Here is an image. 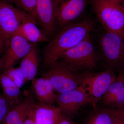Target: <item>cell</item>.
<instances>
[{"mask_svg": "<svg viewBox=\"0 0 124 124\" xmlns=\"http://www.w3.org/2000/svg\"><path fill=\"white\" fill-rule=\"evenodd\" d=\"M31 87L38 102L54 105L57 94L52 82L48 78H35L31 81Z\"/></svg>", "mask_w": 124, "mask_h": 124, "instance_id": "12", "label": "cell"}, {"mask_svg": "<svg viewBox=\"0 0 124 124\" xmlns=\"http://www.w3.org/2000/svg\"><path fill=\"white\" fill-rule=\"evenodd\" d=\"M112 124H124V122L115 116V118Z\"/></svg>", "mask_w": 124, "mask_h": 124, "instance_id": "30", "label": "cell"}, {"mask_svg": "<svg viewBox=\"0 0 124 124\" xmlns=\"http://www.w3.org/2000/svg\"><path fill=\"white\" fill-rule=\"evenodd\" d=\"M36 124H57L61 112L58 107L37 102L31 108Z\"/></svg>", "mask_w": 124, "mask_h": 124, "instance_id": "13", "label": "cell"}, {"mask_svg": "<svg viewBox=\"0 0 124 124\" xmlns=\"http://www.w3.org/2000/svg\"><path fill=\"white\" fill-rule=\"evenodd\" d=\"M10 108L7 99L2 93L0 92V124H2Z\"/></svg>", "mask_w": 124, "mask_h": 124, "instance_id": "23", "label": "cell"}, {"mask_svg": "<svg viewBox=\"0 0 124 124\" xmlns=\"http://www.w3.org/2000/svg\"><path fill=\"white\" fill-rule=\"evenodd\" d=\"M110 1L122 5L124 0H109Z\"/></svg>", "mask_w": 124, "mask_h": 124, "instance_id": "31", "label": "cell"}, {"mask_svg": "<svg viewBox=\"0 0 124 124\" xmlns=\"http://www.w3.org/2000/svg\"><path fill=\"white\" fill-rule=\"evenodd\" d=\"M6 46L4 40L0 36V54L2 53L4 49L6 48Z\"/></svg>", "mask_w": 124, "mask_h": 124, "instance_id": "28", "label": "cell"}, {"mask_svg": "<svg viewBox=\"0 0 124 124\" xmlns=\"http://www.w3.org/2000/svg\"><path fill=\"white\" fill-rule=\"evenodd\" d=\"M57 124H76L72 117L61 113Z\"/></svg>", "mask_w": 124, "mask_h": 124, "instance_id": "24", "label": "cell"}, {"mask_svg": "<svg viewBox=\"0 0 124 124\" xmlns=\"http://www.w3.org/2000/svg\"><path fill=\"white\" fill-rule=\"evenodd\" d=\"M115 118L111 108L108 107L101 108L93 113L86 124H112Z\"/></svg>", "mask_w": 124, "mask_h": 124, "instance_id": "17", "label": "cell"}, {"mask_svg": "<svg viewBox=\"0 0 124 124\" xmlns=\"http://www.w3.org/2000/svg\"><path fill=\"white\" fill-rule=\"evenodd\" d=\"M20 2L21 9L29 14L36 23L37 22V0H20Z\"/></svg>", "mask_w": 124, "mask_h": 124, "instance_id": "21", "label": "cell"}, {"mask_svg": "<svg viewBox=\"0 0 124 124\" xmlns=\"http://www.w3.org/2000/svg\"><path fill=\"white\" fill-rule=\"evenodd\" d=\"M79 73L81 85L92 99L94 106L101 100L102 97L117 77L115 72L107 68L97 73L85 72Z\"/></svg>", "mask_w": 124, "mask_h": 124, "instance_id": "6", "label": "cell"}, {"mask_svg": "<svg viewBox=\"0 0 124 124\" xmlns=\"http://www.w3.org/2000/svg\"><path fill=\"white\" fill-rule=\"evenodd\" d=\"M30 21L36 23L31 16L22 9L0 0V36L6 47L20 26Z\"/></svg>", "mask_w": 124, "mask_h": 124, "instance_id": "5", "label": "cell"}, {"mask_svg": "<svg viewBox=\"0 0 124 124\" xmlns=\"http://www.w3.org/2000/svg\"><path fill=\"white\" fill-rule=\"evenodd\" d=\"M55 103L61 113L71 117L77 114L83 106L89 104L94 106L92 99L81 85L72 90L58 94Z\"/></svg>", "mask_w": 124, "mask_h": 124, "instance_id": "9", "label": "cell"}, {"mask_svg": "<svg viewBox=\"0 0 124 124\" xmlns=\"http://www.w3.org/2000/svg\"><path fill=\"white\" fill-rule=\"evenodd\" d=\"M39 64L38 51L35 45L20 61L19 67L22 71L25 83L35 78Z\"/></svg>", "mask_w": 124, "mask_h": 124, "instance_id": "15", "label": "cell"}, {"mask_svg": "<svg viewBox=\"0 0 124 124\" xmlns=\"http://www.w3.org/2000/svg\"><path fill=\"white\" fill-rule=\"evenodd\" d=\"M90 0H54L55 21L61 28L72 23L85 11Z\"/></svg>", "mask_w": 124, "mask_h": 124, "instance_id": "8", "label": "cell"}, {"mask_svg": "<svg viewBox=\"0 0 124 124\" xmlns=\"http://www.w3.org/2000/svg\"><path fill=\"white\" fill-rule=\"evenodd\" d=\"M124 106V86L121 90L113 98L108 104V108H121Z\"/></svg>", "mask_w": 124, "mask_h": 124, "instance_id": "22", "label": "cell"}, {"mask_svg": "<svg viewBox=\"0 0 124 124\" xmlns=\"http://www.w3.org/2000/svg\"><path fill=\"white\" fill-rule=\"evenodd\" d=\"M2 94L7 99L10 107L14 106L22 101L20 100V88L16 85L2 88Z\"/></svg>", "mask_w": 124, "mask_h": 124, "instance_id": "18", "label": "cell"}, {"mask_svg": "<svg viewBox=\"0 0 124 124\" xmlns=\"http://www.w3.org/2000/svg\"><path fill=\"white\" fill-rule=\"evenodd\" d=\"M122 5L123 6V7H124V1H123V2H122Z\"/></svg>", "mask_w": 124, "mask_h": 124, "instance_id": "34", "label": "cell"}, {"mask_svg": "<svg viewBox=\"0 0 124 124\" xmlns=\"http://www.w3.org/2000/svg\"><path fill=\"white\" fill-rule=\"evenodd\" d=\"M111 108L114 116L124 122V106L121 108Z\"/></svg>", "mask_w": 124, "mask_h": 124, "instance_id": "25", "label": "cell"}, {"mask_svg": "<svg viewBox=\"0 0 124 124\" xmlns=\"http://www.w3.org/2000/svg\"><path fill=\"white\" fill-rule=\"evenodd\" d=\"M90 3L104 30L118 33L122 37L124 29V7L122 5L109 0H90Z\"/></svg>", "mask_w": 124, "mask_h": 124, "instance_id": "4", "label": "cell"}, {"mask_svg": "<svg viewBox=\"0 0 124 124\" xmlns=\"http://www.w3.org/2000/svg\"><path fill=\"white\" fill-rule=\"evenodd\" d=\"M19 103L11 108L2 124H24L28 113L35 101L33 96L27 93Z\"/></svg>", "mask_w": 124, "mask_h": 124, "instance_id": "14", "label": "cell"}, {"mask_svg": "<svg viewBox=\"0 0 124 124\" xmlns=\"http://www.w3.org/2000/svg\"><path fill=\"white\" fill-rule=\"evenodd\" d=\"M31 107L30 108L29 112L28 113L26 117L24 124H36L34 117H33V114L31 110Z\"/></svg>", "mask_w": 124, "mask_h": 124, "instance_id": "26", "label": "cell"}, {"mask_svg": "<svg viewBox=\"0 0 124 124\" xmlns=\"http://www.w3.org/2000/svg\"><path fill=\"white\" fill-rule=\"evenodd\" d=\"M3 67V63H2V60L1 59H0V70L2 69Z\"/></svg>", "mask_w": 124, "mask_h": 124, "instance_id": "32", "label": "cell"}, {"mask_svg": "<svg viewBox=\"0 0 124 124\" xmlns=\"http://www.w3.org/2000/svg\"><path fill=\"white\" fill-rule=\"evenodd\" d=\"M41 76L50 80L55 92L58 94L72 90L81 85L79 73L73 72L58 62L49 67Z\"/></svg>", "mask_w": 124, "mask_h": 124, "instance_id": "7", "label": "cell"}, {"mask_svg": "<svg viewBox=\"0 0 124 124\" xmlns=\"http://www.w3.org/2000/svg\"><path fill=\"white\" fill-rule=\"evenodd\" d=\"M15 35L20 36L32 44L47 41L49 39L43 31L38 29L33 21L22 24Z\"/></svg>", "mask_w": 124, "mask_h": 124, "instance_id": "16", "label": "cell"}, {"mask_svg": "<svg viewBox=\"0 0 124 124\" xmlns=\"http://www.w3.org/2000/svg\"><path fill=\"white\" fill-rule=\"evenodd\" d=\"M117 73L118 75L117 76V78L121 80L124 84V70L120 72Z\"/></svg>", "mask_w": 124, "mask_h": 124, "instance_id": "29", "label": "cell"}, {"mask_svg": "<svg viewBox=\"0 0 124 124\" xmlns=\"http://www.w3.org/2000/svg\"><path fill=\"white\" fill-rule=\"evenodd\" d=\"M104 31L99 38L100 59L105 69L118 73L124 70V40L119 34Z\"/></svg>", "mask_w": 124, "mask_h": 124, "instance_id": "3", "label": "cell"}, {"mask_svg": "<svg viewBox=\"0 0 124 124\" xmlns=\"http://www.w3.org/2000/svg\"><path fill=\"white\" fill-rule=\"evenodd\" d=\"M35 45V44L28 42L20 36H13L9 41L5 53L1 59L3 63L2 69L5 70L14 67Z\"/></svg>", "mask_w": 124, "mask_h": 124, "instance_id": "10", "label": "cell"}, {"mask_svg": "<svg viewBox=\"0 0 124 124\" xmlns=\"http://www.w3.org/2000/svg\"><path fill=\"white\" fill-rule=\"evenodd\" d=\"M123 82L116 77L115 81L111 85L101 98L103 105L108 107V104L113 98L124 87Z\"/></svg>", "mask_w": 124, "mask_h": 124, "instance_id": "19", "label": "cell"}, {"mask_svg": "<svg viewBox=\"0 0 124 124\" xmlns=\"http://www.w3.org/2000/svg\"><path fill=\"white\" fill-rule=\"evenodd\" d=\"M122 37H123V39H124V31H123V35H122Z\"/></svg>", "mask_w": 124, "mask_h": 124, "instance_id": "33", "label": "cell"}, {"mask_svg": "<svg viewBox=\"0 0 124 124\" xmlns=\"http://www.w3.org/2000/svg\"><path fill=\"white\" fill-rule=\"evenodd\" d=\"M4 72L20 88L25 83L22 71L19 67L17 68L14 67Z\"/></svg>", "mask_w": 124, "mask_h": 124, "instance_id": "20", "label": "cell"}, {"mask_svg": "<svg viewBox=\"0 0 124 124\" xmlns=\"http://www.w3.org/2000/svg\"><path fill=\"white\" fill-rule=\"evenodd\" d=\"M36 11L37 22L49 39L55 31L54 0H37Z\"/></svg>", "mask_w": 124, "mask_h": 124, "instance_id": "11", "label": "cell"}, {"mask_svg": "<svg viewBox=\"0 0 124 124\" xmlns=\"http://www.w3.org/2000/svg\"><path fill=\"white\" fill-rule=\"evenodd\" d=\"M6 1L7 2L11 4H14L16 5L18 8L21 9V5H20V0H1Z\"/></svg>", "mask_w": 124, "mask_h": 124, "instance_id": "27", "label": "cell"}, {"mask_svg": "<svg viewBox=\"0 0 124 124\" xmlns=\"http://www.w3.org/2000/svg\"><path fill=\"white\" fill-rule=\"evenodd\" d=\"M99 61L95 44L90 34L73 48L63 53L57 62L71 71L79 73L92 72Z\"/></svg>", "mask_w": 124, "mask_h": 124, "instance_id": "2", "label": "cell"}, {"mask_svg": "<svg viewBox=\"0 0 124 124\" xmlns=\"http://www.w3.org/2000/svg\"><path fill=\"white\" fill-rule=\"evenodd\" d=\"M93 20L87 18L62 28L45 49L43 63L48 68L58 60L62 54L84 39L93 30Z\"/></svg>", "mask_w": 124, "mask_h": 124, "instance_id": "1", "label": "cell"}]
</instances>
